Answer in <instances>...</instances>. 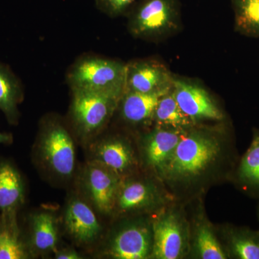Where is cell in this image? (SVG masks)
Listing matches in <instances>:
<instances>
[{"label":"cell","mask_w":259,"mask_h":259,"mask_svg":"<svg viewBox=\"0 0 259 259\" xmlns=\"http://www.w3.org/2000/svg\"><path fill=\"white\" fill-rule=\"evenodd\" d=\"M126 16L131 35L148 41L171 36L182 25L180 0H136Z\"/></svg>","instance_id":"obj_2"},{"label":"cell","mask_w":259,"mask_h":259,"mask_svg":"<svg viewBox=\"0 0 259 259\" xmlns=\"http://www.w3.org/2000/svg\"><path fill=\"white\" fill-rule=\"evenodd\" d=\"M136 0H95L97 10L112 18L126 15Z\"/></svg>","instance_id":"obj_25"},{"label":"cell","mask_w":259,"mask_h":259,"mask_svg":"<svg viewBox=\"0 0 259 259\" xmlns=\"http://www.w3.org/2000/svg\"><path fill=\"white\" fill-rule=\"evenodd\" d=\"M158 194L156 187L145 181H130L121 184L115 209L127 213L141 210L156 204Z\"/></svg>","instance_id":"obj_15"},{"label":"cell","mask_w":259,"mask_h":259,"mask_svg":"<svg viewBox=\"0 0 259 259\" xmlns=\"http://www.w3.org/2000/svg\"><path fill=\"white\" fill-rule=\"evenodd\" d=\"M173 75L164 64L151 59L126 64L125 91L151 93L172 88Z\"/></svg>","instance_id":"obj_8"},{"label":"cell","mask_w":259,"mask_h":259,"mask_svg":"<svg viewBox=\"0 0 259 259\" xmlns=\"http://www.w3.org/2000/svg\"><path fill=\"white\" fill-rule=\"evenodd\" d=\"M16 211L2 212L0 218V259L28 258L26 248L20 236Z\"/></svg>","instance_id":"obj_18"},{"label":"cell","mask_w":259,"mask_h":259,"mask_svg":"<svg viewBox=\"0 0 259 259\" xmlns=\"http://www.w3.org/2000/svg\"><path fill=\"white\" fill-rule=\"evenodd\" d=\"M231 247L233 254L241 259H259V238L243 231L232 232Z\"/></svg>","instance_id":"obj_24"},{"label":"cell","mask_w":259,"mask_h":259,"mask_svg":"<svg viewBox=\"0 0 259 259\" xmlns=\"http://www.w3.org/2000/svg\"><path fill=\"white\" fill-rule=\"evenodd\" d=\"M152 255L158 259L180 258L187 247L185 223L175 212L164 213L154 221L153 226Z\"/></svg>","instance_id":"obj_6"},{"label":"cell","mask_w":259,"mask_h":259,"mask_svg":"<svg viewBox=\"0 0 259 259\" xmlns=\"http://www.w3.org/2000/svg\"><path fill=\"white\" fill-rule=\"evenodd\" d=\"M126 64L97 55H83L71 65L66 75L71 90L105 91L125 88Z\"/></svg>","instance_id":"obj_4"},{"label":"cell","mask_w":259,"mask_h":259,"mask_svg":"<svg viewBox=\"0 0 259 259\" xmlns=\"http://www.w3.org/2000/svg\"><path fill=\"white\" fill-rule=\"evenodd\" d=\"M239 177L245 185L259 189V134L255 135L242 159Z\"/></svg>","instance_id":"obj_23"},{"label":"cell","mask_w":259,"mask_h":259,"mask_svg":"<svg viewBox=\"0 0 259 259\" xmlns=\"http://www.w3.org/2000/svg\"><path fill=\"white\" fill-rule=\"evenodd\" d=\"M13 141V136L9 134L0 132V144H8Z\"/></svg>","instance_id":"obj_27"},{"label":"cell","mask_w":259,"mask_h":259,"mask_svg":"<svg viewBox=\"0 0 259 259\" xmlns=\"http://www.w3.org/2000/svg\"><path fill=\"white\" fill-rule=\"evenodd\" d=\"M84 184L89 197L99 212L110 214L115 210L121 185L118 175L93 161L85 171Z\"/></svg>","instance_id":"obj_9"},{"label":"cell","mask_w":259,"mask_h":259,"mask_svg":"<svg viewBox=\"0 0 259 259\" xmlns=\"http://www.w3.org/2000/svg\"><path fill=\"white\" fill-rule=\"evenodd\" d=\"M185 130L158 126L144 139V157L148 166L159 170L171 156Z\"/></svg>","instance_id":"obj_12"},{"label":"cell","mask_w":259,"mask_h":259,"mask_svg":"<svg viewBox=\"0 0 259 259\" xmlns=\"http://www.w3.org/2000/svg\"><path fill=\"white\" fill-rule=\"evenodd\" d=\"M94 161L106 167L120 177L136 165L131 145L120 138H110L97 144Z\"/></svg>","instance_id":"obj_14"},{"label":"cell","mask_w":259,"mask_h":259,"mask_svg":"<svg viewBox=\"0 0 259 259\" xmlns=\"http://www.w3.org/2000/svg\"><path fill=\"white\" fill-rule=\"evenodd\" d=\"M153 120L161 127L186 130L194 122L179 106L171 90L160 99L155 110Z\"/></svg>","instance_id":"obj_20"},{"label":"cell","mask_w":259,"mask_h":259,"mask_svg":"<svg viewBox=\"0 0 259 259\" xmlns=\"http://www.w3.org/2000/svg\"><path fill=\"white\" fill-rule=\"evenodd\" d=\"M65 226L70 236L81 243L95 241L101 231V226L93 209L79 199H74L68 205Z\"/></svg>","instance_id":"obj_11"},{"label":"cell","mask_w":259,"mask_h":259,"mask_svg":"<svg viewBox=\"0 0 259 259\" xmlns=\"http://www.w3.org/2000/svg\"><path fill=\"white\" fill-rule=\"evenodd\" d=\"M55 258L57 259H79L81 258V256L74 249L64 248L61 250H56Z\"/></svg>","instance_id":"obj_26"},{"label":"cell","mask_w":259,"mask_h":259,"mask_svg":"<svg viewBox=\"0 0 259 259\" xmlns=\"http://www.w3.org/2000/svg\"><path fill=\"white\" fill-rule=\"evenodd\" d=\"M171 88L151 93L124 91L117 108L120 109L121 117L131 125L147 123L153 120L160 99Z\"/></svg>","instance_id":"obj_13"},{"label":"cell","mask_w":259,"mask_h":259,"mask_svg":"<svg viewBox=\"0 0 259 259\" xmlns=\"http://www.w3.org/2000/svg\"><path fill=\"white\" fill-rule=\"evenodd\" d=\"M194 248L199 258L203 259L227 258L215 235L207 224H201L196 231Z\"/></svg>","instance_id":"obj_22"},{"label":"cell","mask_w":259,"mask_h":259,"mask_svg":"<svg viewBox=\"0 0 259 259\" xmlns=\"http://www.w3.org/2000/svg\"><path fill=\"white\" fill-rule=\"evenodd\" d=\"M222 144L214 135L204 130L185 131L168 161L158 170L172 183L198 180L217 164Z\"/></svg>","instance_id":"obj_1"},{"label":"cell","mask_w":259,"mask_h":259,"mask_svg":"<svg viewBox=\"0 0 259 259\" xmlns=\"http://www.w3.org/2000/svg\"><path fill=\"white\" fill-rule=\"evenodd\" d=\"M24 199L25 186L20 172L10 162H0V211H16Z\"/></svg>","instance_id":"obj_16"},{"label":"cell","mask_w":259,"mask_h":259,"mask_svg":"<svg viewBox=\"0 0 259 259\" xmlns=\"http://www.w3.org/2000/svg\"><path fill=\"white\" fill-rule=\"evenodd\" d=\"M22 83L9 66L0 62V111L10 124L18 122V105L23 100Z\"/></svg>","instance_id":"obj_17"},{"label":"cell","mask_w":259,"mask_h":259,"mask_svg":"<svg viewBox=\"0 0 259 259\" xmlns=\"http://www.w3.org/2000/svg\"><path fill=\"white\" fill-rule=\"evenodd\" d=\"M31 243L39 251H56L58 241V226L55 217L49 212L34 214L30 220Z\"/></svg>","instance_id":"obj_19"},{"label":"cell","mask_w":259,"mask_h":259,"mask_svg":"<svg viewBox=\"0 0 259 259\" xmlns=\"http://www.w3.org/2000/svg\"><path fill=\"white\" fill-rule=\"evenodd\" d=\"M172 93L182 111L194 123L198 120L223 118V112L212 97L197 83L174 76Z\"/></svg>","instance_id":"obj_7"},{"label":"cell","mask_w":259,"mask_h":259,"mask_svg":"<svg viewBox=\"0 0 259 259\" xmlns=\"http://www.w3.org/2000/svg\"><path fill=\"white\" fill-rule=\"evenodd\" d=\"M237 31L259 37V0H232Z\"/></svg>","instance_id":"obj_21"},{"label":"cell","mask_w":259,"mask_h":259,"mask_svg":"<svg viewBox=\"0 0 259 259\" xmlns=\"http://www.w3.org/2000/svg\"><path fill=\"white\" fill-rule=\"evenodd\" d=\"M153 232L141 224L121 230L110 243L109 253L117 259H144L152 254Z\"/></svg>","instance_id":"obj_10"},{"label":"cell","mask_w":259,"mask_h":259,"mask_svg":"<svg viewBox=\"0 0 259 259\" xmlns=\"http://www.w3.org/2000/svg\"><path fill=\"white\" fill-rule=\"evenodd\" d=\"M125 88L105 91L71 90V120L83 137H91L108 123L117 110Z\"/></svg>","instance_id":"obj_3"},{"label":"cell","mask_w":259,"mask_h":259,"mask_svg":"<svg viewBox=\"0 0 259 259\" xmlns=\"http://www.w3.org/2000/svg\"><path fill=\"white\" fill-rule=\"evenodd\" d=\"M40 153L48 168L58 176L69 178L74 171L76 151L74 141L60 121L49 120L42 127Z\"/></svg>","instance_id":"obj_5"}]
</instances>
